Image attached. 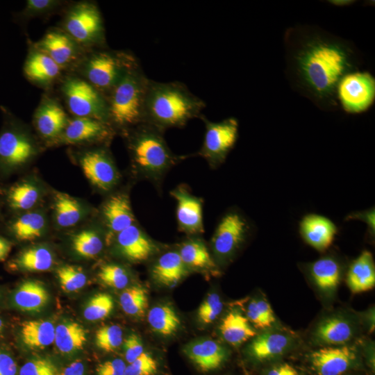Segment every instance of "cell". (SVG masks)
I'll list each match as a JSON object with an SVG mask.
<instances>
[{"label":"cell","mask_w":375,"mask_h":375,"mask_svg":"<svg viewBox=\"0 0 375 375\" xmlns=\"http://www.w3.org/2000/svg\"><path fill=\"white\" fill-rule=\"evenodd\" d=\"M178 253L187 267L217 271V264L206 244L199 239H190L183 242L180 246Z\"/></svg>","instance_id":"83f0119b"},{"label":"cell","mask_w":375,"mask_h":375,"mask_svg":"<svg viewBox=\"0 0 375 375\" xmlns=\"http://www.w3.org/2000/svg\"><path fill=\"white\" fill-rule=\"evenodd\" d=\"M10 243L6 239L0 237V260H3L10 251Z\"/></svg>","instance_id":"9f6ffc18"},{"label":"cell","mask_w":375,"mask_h":375,"mask_svg":"<svg viewBox=\"0 0 375 375\" xmlns=\"http://www.w3.org/2000/svg\"><path fill=\"white\" fill-rule=\"evenodd\" d=\"M158 364L153 356L143 352L138 358L126 367L124 375H155Z\"/></svg>","instance_id":"7dc6e473"},{"label":"cell","mask_w":375,"mask_h":375,"mask_svg":"<svg viewBox=\"0 0 375 375\" xmlns=\"http://www.w3.org/2000/svg\"><path fill=\"white\" fill-rule=\"evenodd\" d=\"M199 119L205 125V133L197 154L203 158L211 168L215 169L225 161L234 147L239 135V122L233 117L213 122L203 114Z\"/></svg>","instance_id":"ba28073f"},{"label":"cell","mask_w":375,"mask_h":375,"mask_svg":"<svg viewBox=\"0 0 375 375\" xmlns=\"http://www.w3.org/2000/svg\"><path fill=\"white\" fill-rule=\"evenodd\" d=\"M82 215L78 201L63 193H58L55 199V216L57 224L61 227L75 225Z\"/></svg>","instance_id":"e575fe53"},{"label":"cell","mask_w":375,"mask_h":375,"mask_svg":"<svg viewBox=\"0 0 375 375\" xmlns=\"http://www.w3.org/2000/svg\"><path fill=\"white\" fill-rule=\"evenodd\" d=\"M33 47L50 57L62 70L76 67L85 55V50L60 28L49 30Z\"/></svg>","instance_id":"7c38bea8"},{"label":"cell","mask_w":375,"mask_h":375,"mask_svg":"<svg viewBox=\"0 0 375 375\" xmlns=\"http://www.w3.org/2000/svg\"><path fill=\"white\" fill-rule=\"evenodd\" d=\"M251 225L239 210L227 211L219 221L211 240L215 255L221 259L231 258L246 240Z\"/></svg>","instance_id":"8fae6325"},{"label":"cell","mask_w":375,"mask_h":375,"mask_svg":"<svg viewBox=\"0 0 375 375\" xmlns=\"http://www.w3.org/2000/svg\"><path fill=\"white\" fill-rule=\"evenodd\" d=\"M285 72L291 87L319 108H338L337 88L358 71L359 54L349 41L317 26L296 25L284 35Z\"/></svg>","instance_id":"6da1fadb"},{"label":"cell","mask_w":375,"mask_h":375,"mask_svg":"<svg viewBox=\"0 0 375 375\" xmlns=\"http://www.w3.org/2000/svg\"><path fill=\"white\" fill-rule=\"evenodd\" d=\"M60 90L69 111L75 117L108 124L106 98L87 81L75 75L67 76L62 80Z\"/></svg>","instance_id":"52a82bcc"},{"label":"cell","mask_w":375,"mask_h":375,"mask_svg":"<svg viewBox=\"0 0 375 375\" xmlns=\"http://www.w3.org/2000/svg\"><path fill=\"white\" fill-rule=\"evenodd\" d=\"M356 358V349L350 346L323 347L310 356L312 367L317 375H341Z\"/></svg>","instance_id":"2e32d148"},{"label":"cell","mask_w":375,"mask_h":375,"mask_svg":"<svg viewBox=\"0 0 375 375\" xmlns=\"http://www.w3.org/2000/svg\"><path fill=\"white\" fill-rule=\"evenodd\" d=\"M353 335L351 324L345 319L332 317L322 322L315 332V339L324 344L340 345L349 341Z\"/></svg>","instance_id":"4dcf8cb0"},{"label":"cell","mask_w":375,"mask_h":375,"mask_svg":"<svg viewBox=\"0 0 375 375\" xmlns=\"http://www.w3.org/2000/svg\"><path fill=\"white\" fill-rule=\"evenodd\" d=\"M15 262L17 267L22 269L42 272L51 268L53 259L48 249L38 247L24 251Z\"/></svg>","instance_id":"8d00e7d4"},{"label":"cell","mask_w":375,"mask_h":375,"mask_svg":"<svg viewBox=\"0 0 375 375\" xmlns=\"http://www.w3.org/2000/svg\"><path fill=\"white\" fill-rule=\"evenodd\" d=\"M247 318L256 328L266 329L275 322V317L269 303L263 299H253L247 306Z\"/></svg>","instance_id":"f35d334b"},{"label":"cell","mask_w":375,"mask_h":375,"mask_svg":"<svg viewBox=\"0 0 375 375\" xmlns=\"http://www.w3.org/2000/svg\"><path fill=\"white\" fill-rule=\"evenodd\" d=\"M112 297L106 293H99L93 296L87 303L84 317L89 321H97L108 317L113 309Z\"/></svg>","instance_id":"60d3db41"},{"label":"cell","mask_w":375,"mask_h":375,"mask_svg":"<svg viewBox=\"0 0 375 375\" xmlns=\"http://www.w3.org/2000/svg\"><path fill=\"white\" fill-rule=\"evenodd\" d=\"M45 225L44 217L35 212L25 213L10 225V230L19 240H31L39 238Z\"/></svg>","instance_id":"836d02e7"},{"label":"cell","mask_w":375,"mask_h":375,"mask_svg":"<svg viewBox=\"0 0 375 375\" xmlns=\"http://www.w3.org/2000/svg\"><path fill=\"white\" fill-rule=\"evenodd\" d=\"M119 303L123 311L127 315L142 316L148 304L147 293L140 286H131L122 292Z\"/></svg>","instance_id":"74e56055"},{"label":"cell","mask_w":375,"mask_h":375,"mask_svg":"<svg viewBox=\"0 0 375 375\" xmlns=\"http://www.w3.org/2000/svg\"><path fill=\"white\" fill-rule=\"evenodd\" d=\"M62 4V1L55 0H28L20 15L24 19L47 15L55 12Z\"/></svg>","instance_id":"bcb514c9"},{"label":"cell","mask_w":375,"mask_h":375,"mask_svg":"<svg viewBox=\"0 0 375 375\" xmlns=\"http://www.w3.org/2000/svg\"><path fill=\"white\" fill-rule=\"evenodd\" d=\"M58 375H85L84 365L81 360H76L65 367Z\"/></svg>","instance_id":"db71d44e"},{"label":"cell","mask_w":375,"mask_h":375,"mask_svg":"<svg viewBox=\"0 0 375 375\" xmlns=\"http://www.w3.org/2000/svg\"><path fill=\"white\" fill-rule=\"evenodd\" d=\"M147 320L155 332L164 336L175 333L181 325V320L174 310L167 305L156 306L151 308Z\"/></svg>","instance_id":"d6a6232c"},{"label":"cell","mask_w":375,"mask_h":375,"mask_svg":"<svg viewBox=\"0 0 375 375\" xmlns=\"http://www.w3.org/2000/svg\"><path fill=\"white\" fill-rule=\"evenodd\" d=\"M299 231L303 240L319 251H325L333 244L338 233L337 226L328 217L310 213L299 222Z\"/></svg>","instance_id":"e0dca14e"},{"label":"cell","mask_w":375,"mask_h":375,"mask_svg":"<svg viewBox=\"0 0 375 375\" xmlns=\"http://www.w3.org/2000/svg\"><path fill=\"white\" fill-rule=\"evenodd\" d=\"M222 308L219 296L216 293L209 294L198 309V318L203 324H210L219 315Z\"/></svg>","instance_id":"f6af8a7d"},{"label":"cell","mask_w":375,"mask_h":375,"mask_svg":"<svg viewBox=\"0 0 375 375\" xmlns=\"http://www.w3.org/2000/svg\"><path fill=\"white\" fill-rule=\"evenodd\" d=\"M86 331L76 322L60 324L55 328L54 344L62 353L81 349L86 342Z\"/></svg>","instance_id":"1f68e13d"},{"label":"cell","mask_w":375,"mask_h":375,"mask_svg":"<svg viewBox=\"0 0 375 375\" xmlns=\"http://www.w3.org/2000/svg\"><path fill=\"white\" fill-rule=\"evenodd\" d=\"M7 124L0 132V166L6 169L19 167L36 153V147L28 135L19 128L9 111L1 107Z\"/></svg>","instance_id":"9c48e42d"},{"label":"cell","mask_w":375,"mask_h":375,"mask_svg":"<svg viewBox=\"0 0 375 375\" xmlns=\"http://www.w3.org/2000/svg\"><path fill=\"white\" fill-rule=\"evenodd\" d=\"M347 281L354 293L365 292L375 285V265L372 253L363 251L351 264Z\"/></svg>","instance_id":"603a6c76"},{"label":"cell","mask_w":375,"mask_h":375,"mask_svg":"<svg viewBox=\"0 0 375 375\" xmlns=\"http://www.w3.org/2000/svg\"><path fill=\"white\" fill-rule=\"evenodd\" d=\"M116 235L119 252L130 261H146L157 251L156 243L135 224Z\"/></svg>","instance_id":"ac0fdd59"},{"label":"cell","mask_w":375,"mask_h":375,"mask_svg":"<svg viewBox=\"0 0 375 375\" xmlns=\"http://www.w3.org/2000/svg\"><path fill=\"white\" fill-rule=\"evenodd\" d=\"M19 375H58L56 365L49 360L36 358L24 363Z\"/></svg>","instance_id":"c3c4849f"},{"label":"cell","mask_w":375,"mask_h":375,"mask_svg":"<svg viewBox=\"0 0 375 375\" xmlns=\"http://www.w3.org/2000/svg\"><path fill=\"white\" fill-rule=\"evenodd\" d=\"M98 276L104 284L116 289L124 288L129 281L126 270L115 264L102 266Z\"/></svg>","instance_id":"ee69618b"},{"label":"cell","mask_w":375,"mask_h":375,"mask_svg":"<svg viewBox=\"0 0 375 375\" xmlns=\"http://www.w3.org/2000/svg\"><path fill=\"white\" fill-rule=\"evenodd\" d=\"M308 270L315 285L322 291H333L340 283L341 265L333 257L317 260L309 265Z\"/></svg>","instance_id":"484cf974"},{"label":"cell","mask_w":375,"mask_h":375,"mask_svg":"<svg viewBox=\"0 0 375 375\" xmlns=\"http://www.w3.org/2000/svg\"><path fill=\"white\" fill-rule=\"evenodd\" d=\"M337 99L349 113L367 110L375 99V79L367 72L355 71L346 74L337 88Z\"/></svg>","instance_id":"30bf717a"},{"label":"cell","mask_w":375,"mask_h":375,"mask_svg":"<svg viewBox=\"0 0 375 375\" xmlns=\"http://www.w3.org/2000/svg\"><path fill=\"white\" fill-rule=\"evenodd\" d=\"M183 351L193 364L203 372L217 369L226 358L224 347L212 340L194 341L188 344Z\"/></svg>","instance_id":"ffe728a7"},{"label":"cell","mask_w":375,"mask_h":375,"mask_svg":"<svg viewBox=\"0 0 375 375\" xmlns=\"http://www.w3.org/2000/svg\"><path fill=\"white\" fill-rule=\"evenodd\" d=\"M62 71L50 57L33 47L24 65V76L29 81L42 86L53 83L61 75Z\"/></svg>","instance_id":"44dd1931"},{"label":"cell","mask_w":375,"mask_h":375,"mask_svg":"<svg viewBox=\"0 0 375 375\" xmlns=\"http://www.w3.org/2000/svg\"><path fill=\"white\" fill-rule=\"evenodd\" d=\"M63 28L83 49L103 48L105 28L101 12L92 2H78L67 11Z\"/></svg>","instance_id":"8992f818"},{"label":"cell","mask_w":375,"mask_h":375,"mask_svg":"<svg viewBox=\"0 0 375 375\" xmlns=\"http://www.w3.org/2000/svg\"><path fill=\"white\" fill-rule=\"evenodd\" d=\"M133 165L140 175L159 186L167 172L187 156H178L169 149L164 132L140 124L124 133Z\"/></svg>","instance_id":"3957f363"},{"label":"cell","mask_w":375,"mask_h":375,"mask_svg":"<svg viewBox=\"0 0 375 375\" xmlns=\"http://www.w3.org/2000/svg\"><path fill=\"white\" fill-rule=\"evenodd\" d=\"M290 338L278 332L261 334L249 347L251 355L258 360H265L282 354L290 345Z\"/></svg>","instance_id":"4316f807"},{"label":"cell","mask_w":375,"mask_h":375,"mask_svg":"<svg viewBox=\"0 0 375 375\" xmlns=\"http://www.w3.org/2000/svg\"><path fill=\"white\" fill-rule=\"evenodd\" d=\"M49 294L40 283L26 281L15 290L12 300L15 306L24 311H37L47 302Z\"/></svg>","instance_id":"f546056e"},{"label":"cell","mask_w":375,"mask_h":375,"mask_svg":"<svg viewBox=\"0 0 375 375\" xmlns=\"http://www.w3.org/2000/svg\"><path fill=\"white\" fill-rule=\"evenodd\" d=\"M149 78L140 63L131 68L106 97L108 122L115 128L126 132L145 123L144 106Z\"/></svg>","instance_id":"277c9868"},{"label":"cell","mask_w":375,"mask_h":375,"mask_svg":"<svg viewBox=\"0 0 375 375\" xmlns=\"http://www.w3.org/2000/svg\"><path fill=\"white\" fill-rule=\"evenodd\" d=\"M4 328L3 321L0 318V334L2 333Z\"/></svg>","instance_id":"680465c9"},{"label":"cell","mask_w":375,"mask_h":375,"mask_svg":"<svg viewBox=\"0 0 375 375\" xmlns=\"http://www.w3.org/2000/svg\"><path fill=\"white\" fill-rule=\"evenodd\" d=\"M39 199V191L33 184L22 182L12 185L7 193L9 206L16 210L31 208Z\"/></svg>","instance_id":"d590c367"},{"label":"cell","mask_w":375,"mask_h":375,"mask_svg":"<svg viewBox=\"0 0 375 375\" xmlns=\"http://www.w3.org/2000/svg\"><path fill=\"white\" fill-rule=\"evenodd\" d=\"M80 164L85 177L99 189L108 191L117 184V170L106 150L96 149L84 153L80 158Z\"/></svg>","instance_id":"5bb4252c"},{"label":"cell","mask_w":375,"mask_h":375,"mask_svg":"<svg viewBox=\"0 0 375 375\" xmlns=\"http://www.w3.org/2000/svg\"><path fill=\"white\" fill-rule=\"evenodd\" d=\"M206 102L180 81L158 82L149 78L144 106V122L165 132L182 128L199 118Z\"/></svg>","instance_id":"7a4b0ae2"},{"label":"cell","mask_w":375,"mask_h":375,"mask_svg":"<svg viewBox=\"0 0 375 375\" xmlns=\"http://www.w3.org/2000/svg\"><path fill=\"white\" fill-rule=\"evenodd\" d=\"M328 2L333 5L338 6H348L355 3L353 0H331Z\"/></svg>","instance_id":"6f0895ef"},{"label":"cell","mask_w":375,"mask_h":375,"mask_svg":"<svg viewBox=\"0 0 375 375\" xmlns=\"http://www.w3.org/2000/svg\"><path fill=\"white\" fill-rule=\"evenodd\" d=\"M57 276L61 288L66 292H76L86 283L87 277L79 267L65 265L58 269Z\"/></svg>","instance_id":"7bdbcfd3"},{"label":"cell","mask_w":375,"mask_h":375,"mask_svg":"<svg viewBox=\"0 0 375 375\" xmlns=\"http://www.w3.org/2000/svg\"><path fill=\"white\" fill-rule=\"evenodd\" d=\"M223 339L233 346H238L256 335L248 319L236 310H231L223 318L219 326Z\"/></svg>","instance_id":"d4e9b609"},{"label":"cell","mask_w":375,"mask_h":375,"mask_svg":"<svg viewBox=\"0 0 375 375\" xmlns=\"http://www.w3.org/2000/svg\"><path fill=\"white\" fill-rule=\"evenodd\" d=\"M124 347L125 358L128 363L134 361L144 352L142 341L135 334H131L126 338Z\"/></svg>","instance_id":"681fc988"},{"label":"cell","mask_w":375,"mask_h":375,"mask_svg":"<svg viewBox=\"0 0 375 375\" xmlns=\"http://www.w3.org/2000/svg\"><path fill=\"white\" fill-rule=\"evenodd\" d=\"M268 375H298V373L291 365L283 364L269 370Z\"/></svg>","instance_id":"11a10c76"},{"label":"cell","mask_w":375,"mask_h":375,"mask_svg":"<svg viewBox=\"0 0 375 375\" xmlns=\"http://www.w3.org/2000/svg\"><path fill=\"white\" fill-rule=\"evenodd\" d=\"M125 362L119 358H115L99 364L96 369L97 375H124Z\"/></svg>","instance_id":"f907efd6"},{"label":"cell","mask_w":375,"mask_h":375,"mask_svg":"<svg viewBox=\"0 0 375 375\" xmlns=\"http://www.w3.org/2000/svg\"><path fill=\"white\" fill-rule=\"evenodd\" d=\"M346 221L350 219H358L362 221L367 226V230L369 234L372 236H374L375 233V210L374 207L369 209L354 212L349 214L346 217Z\"/></svg>","instance_id":"816d5d0a"},{"label":"cell","mask_w":375,"mask_h":375,"mask_svg":"<svg viewBox=\"0 0 375 375\" xmlns=\"http://www.w3.org/2000/svg\"><path fill=\"white\" fill-rule=\"evenodd\" d=\"M122 342L123 331L118 325H106L99 328L96 332V345L106 352L114 351Z\"/></svg>","instance_id":"b9f144b4"},{"label":"cell","mask_w":375,"mask_h":375,"mask_svg":"<svg viewBox=\"0 0 375 375\" xmlns=\"http://www.w3.org/2000/svg\"><path fill=\"white\" fill-rule=\"evenodd\" d=\"M33 120L37 131L45 139L60 137L69 121L61 104L49 97L42 99L36 108Z\"/></svg>","instance_id":"d6986e66"},{"label":"cell","mask_w":375,"mask_h":375,"mask_svg":"<svg viewBox=\"0 0 375 375\" xmlns=\"http://www.w3.org/2000/svg\"><path fill=\"white\" fill-rule=\"evenodd\" d=\"M74 251L85 258H94L102 250L103 244L98 233L91 230L81 231L72 240Z\"/></svg>","instance_id":"ab89813d"},{"label":"cell","mask_w":375,"mask_h":375,"mask_svg":"<svg viewBox=\"0 0 375 375\" xmlns=\"http://www.w3.org/2000/svg\"><path fill=\"white\" fill-rule=\"evenodd\" d=\"M22 340L31 349H43L54 342L55 327L44 319L25 321L20 331Z\"/></svg>","instance_id":"f1b7e54d"},{"label":"cell","mask_w":375,"mask_h":375,"mask_svg":"<svg viewBox=\"0 0 375 375\" xmlns=\"http://www.w3.org/2000/svg\"><path fill=\"white\" fill-rule=\"evenodd\" d=\"M102 213L111 234L117 235L135 224V216L128 196L124 193L111 196L104 203Z\"/></svg>","instance_id":"7402d4cb"},{"label":"cell","mask_w":375,"mask_h":375,"mask_svg":"<svg viewBox=\"0 0 375 375\" xmlns=\"http://www.w3.org/2000/svg\"><path fill=\"white\" fill-rule=\"evenodd\" d=\"M115 131L106 122L90 117H75L68 123L60 135L61 142L65 144L105 142Z\"/></svg>","instance_id":"9a60e30c"},{"label":"cell","mask_w":375,"mask_h":375,"mask_svg":"<svg viewBox=\"0 0 375 375\" xmlns=\"http://www.w3.org/2000/svg\"><path fill=\"white\" fill-rule=\"evenodd\" d=\"M170 195L176 203V217L178 229L188 235L203 233V199L194 195L183 184L171 190Z\"/></svg>","instance_id":"4fadbf2b"},{"label":"cell","mask_w":375,"mask_h":375,"mask_svg":"<svg viewBox=\"0 0 375 375\" xmlns=\"http://www.w3.org/2000/svg\"><path fill=\"white\" fill-rule=\"evenodd\" d=\"M138 63L131 52L103 47L88 51L76 67L83 79L106 97L126 72Z\"/></svg>","instance_id":"5b68a950"},{"label":"cell","mask_w":375,"mask_h":375,"mask_svg":"<svg viewBox=\"0 0 375 375\" xmlns=\"http://www.w3.org/2000/svg\"><path fill=\"white\" fill-rule=\"evenodd\" d=\"M151 273L158 283L173 286L180 281L187 273L178 251H169L163 253L154 263Z\"/></svg>","instance_id":"cb8c5ba5"},{"label":"cell","mask_w":375,"mask_h":375,"mask_svg":"<svg viewBox=\"0 0 375 375\" xmlns=\"http://www.w3.org/2000/svg\"><path fill=\"white\" fill-rule=\"evenodd\" d=\"M17 364L7 352L0 350V375H17Z\"/></svg>","instance_id":"f5cc1de1"}]
</instances>
